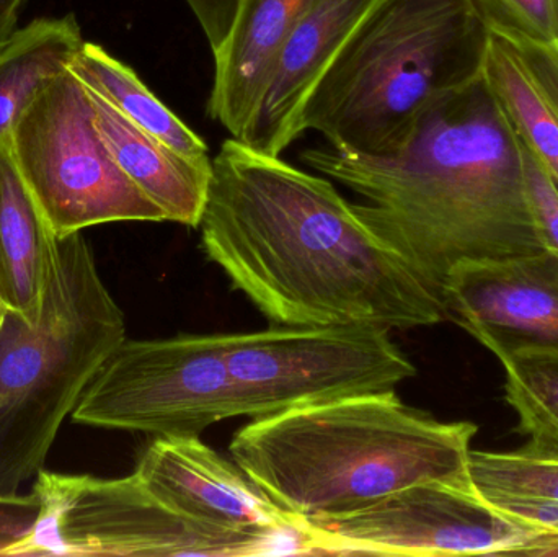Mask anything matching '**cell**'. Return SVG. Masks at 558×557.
I'll return each mask as SVG.
<instances>
[{"label":"cell","instance_id":"obj_1","mask_svg":"<svg viewBox=\"0 0 558 557\" xmlns=\"http://www.w3.org/2000/svg\"><path fill=\"white\" fill-rule=\"evenodd\" d=\"M209 261L275 326H435L442 301L333 180L229 137L198 226Z\"/></svg>","mask_w":558,"mask_h":557},{"label":"cell","instance_id":"obj_2","mask_svg":"<svg viewBox=\"0 0 558 557\" xmlns=\"http://www.w3.org/2000/svg\"><path fill=\"white\" fill-rule=\"evenodd\" d=\"M301 157L363 198L353 203L356 215L442 304L446 278L458 265L546 251L527 196L523 146L484 74L436 101L397 153L325 146Z\"/></svg>","mask_w":558,"mask_h":557},{"label":"cell","instance_id":"obj_3","mask_svg":"<svg viewBox=\"0 0 558 557\" xmlns=\"http://www.w3.org/2000/svg\"><path fill=\"white\" fill-rule=\"evenodd\" d=\"M477 432L386 391L254 419L229 451L278 507L304 522L364 509L415 484L468 480Z\"/></svg>","mask_w":558,"mask_h":557},{"label":"cell","instance_id":"obj_4","mask_svg":"<svg viewBox=\"0 0 558 557\" xmlns=\"http://www.w3.org/2000/svg\"><path fill=\"white\" fill-rule=\"evenodd\" d=\"M490 39L474 0H383L315 85L302 131L341 153H397L436 101L484 74Z\"/></svg>","mask_w":558,"mask_h":557},{"label":"cell","instance_id":"obj_5","mask_svg":"<svg viewBox=\"0 0 558 557\" xmlns=\"http://www.w3.org/2000/svg\"><path fill=\"white\" fill-rule=\"evenodd\" d=\"M126 340L123 311L82 232L58 239L41 311L0 330V493L38 476L62 422Z\"/></svg>","mask_w":558,"mask_h":557},{"label":"cell","instance_id":"obj_6","mask_svg":"<svg viewBox=\"0 0 558 557\" xmlns=\"http://www.w3.org/2000/svg\"><path fill=\"white\" fill-rule=\"evenodd\" d=\"M33 489L41 500V513L10 557L314 555L302 525L267 530L206 525L170 509L134 473L105 480L41 470Z\"/></svg>","mask_w":558,"mask_h":557},{"label":"cell","instance_id":"obj_7","mask_svg":"<svg viewBox=\"0 0 558 557\" xmlns=\"http://www.w3.org/2000/svg\"><path fill=\"white\" fill-rule=\"evenodd\" d=\"M10 147L58 239L108 222L166 221L162 209L111 156L98 130L90 90L71 68L20 114Z\"/></svg>","mask_w":558,"mask_h":557},{"label":"cell","instance_id":"obj_8","mask_svg":"<svg viewBox=\"0 0 558 557\" xmlns=\"http://www.w3.org/2000/svg\"><path fill=\"white\" fill-rule=\"evenodd\" d=\"M389 334L363 324L222 334L242 417L393 391L416 370Z\"/></svg>","mask_w":558,"mask_h":557},{"label":"cell","instance_id":"obj_9","mask_svg":"<svg viewBox=\"0 0 558 557\" xmlns=\"http://www.w3.org/2000/svg\"><path fill=\"white\" fill-rule=\"evenodd\" d=\"M242 417L222 334L124 340L95 376L72 421L156 438L199 437Z\"/></svg>","mask_w":558,"mask_h":557},{"label":"cell","instance_id":"obj_10","mask_svg":"<svg viewBox=\"0 0 558 557\" xmlns=\"http://www.w3.org/2000/svg\"><path fill=\"white\" fill-rule=\"evenodd\" d=\"M315 555H558V535L492 506L471 481H429L344 516L304 520Z\"/></svg>","mask_w":558,"mask_h":557},{"label":"cell","instance_id":"obj_11","mask_svg":"<svg viewBox=\"0 0 558 557\" xmlns=\"http://www.w3.org/2000/svg\"><path fill=\"white\" fill-rule=\"evenodd\" d=\"M446 316L498 360L558 347V257L553 252L464 262L446 278Z\"/></svg>","mask_w":558,"mask_h":557},{"label":"cell","instance_id":"obj_12","mask_svg":"<svg viewBox=\"0 0 558 557\" xmlns=\"http://www.w3.org/2000/svg\"><path fill=\"white\" fill-rule=\"evenodd\" d=\"M134 474L170 509L226 530L301 526L238 464L199 437L156 438L141 455Z\"/></svg>","mask_w":558,"mask_h":557},{"label":"cell","instance_id":"obj_13","mask_svg":"<svg viewBox=\"0 0 558 557\" xmlns=\"http://www.w3.org/2000/svg\"><path fill=\"white\" fill-rule=\"evenodd\" d=\"M383 0H317L286 41L242 143L281 156L302 131L305 105L328 65Z\"/></svg>","mask_w":558,"mask_h":557},{"label":"cell","instance_id":"obj_14","mask_svg":"<svg viewBox=\"0 0 558 557\" xmlns=\"http://www.w3.org/2000/svg\"><path fill=\"white\" fill-rule=\"evenodd\" d=\"M317 0H241L225 45L215 55L208 113L244 141L257 118L282 48Z\"/></svg>","mask_w":558,"mask_h":557},{"label":"cell","instance_id":"obj_15","mask_svg":"<svg viewBox=\"0 0 558 557\" xmlns=\"http://www.w3.org/2000/svg\"><path fill=\"white\" fill-rule=\"evenodd\" d=\"M90 90L98 130L120 169L166 215V221L198 228L213 169H205L134 124L107 98Z\"/></svg>","mask_w":558,"mask_h":557},{"label":"cell","instance_id":"obj_16","mask_svg":"<svg viewBox=\"0 0 558 557\" xmlns=\"http://www.w3.org/2000/svg\"><path fill=\"white\" fill-rule=\"evenodd\" d=\"M58 238L26 186L10 136H0V300L28 320L41 311Z\"/></svg>","mask_w":558,"mask_h":557},{"label":"cell","instance_id":"obj_17","mask_svg":"<svg viewBox=\"0 0 558 557\" xmlns=\"http://www.w3.org/2000/svg\"><path fill=\"white\" fill-rule=\"evenodd\" d=\"M84 43L72 13L32 20L0 43V136H10L20 114L71 68Z\"/></svg>","mask_w":558,"mask_h":557},{"label":"cell","instance_id":"obj_18","mask_svg":"<svg viewBox=\"0 0 558 557\" xmlns=\"http://www.w3.org/2000/svg\"><path fill=\"white\" fill-rule=\"evenodd\" d=\"M71 69L88 88L107 98L134 124L198 166L213 169V157L209 156L206 141L157 98L133 68L114 58L107 49L85 41Z\"/></svg>","mask_w":558,"mask_h":557},{"label":"cell","instance_id":"obj_19","mask_svg":"<svg viewBox=\"0 0 558 557\" xmlns=\"http://www.w3.org/2000/svg\"><path fill=\"white\" fill-rule=\"evenodd\" d=\"M484 75L521 143L558 185V118L524 71L513 46L492 33Z\"/></svg>","mask_w":558,"mask_h":557},{"label":"cell","instance_id":"obj_20","mask_svg":"<svg viewBox=\"0 0 558 557\" xmlns=\"http://www.w3.org/2000/svg\"><path fill=\"white\" fill-rule=\"evenodd\" d=\"M505 399L530 447L558 455V347L524 350L501 360Z\"/></svg>","mask_w":558,"mask_h":557},{"label":"cell","instance_id":"obj_21","mask_svg":"<svg viewBox=\"0 0 558 557\" xmlns=\"http://www.w3.org/2000/svg\"><path fill=\"white\" fill-rule=\"evenodd\" d=\"M469 481L481 496L543 497L558 500V455L536 450L471 451Z\"/></svg>","mask_w":558,"mask_h":557},{"label":"cell","instance_id":"obj_22","mask_svg":"<svg viewBox=\"0 0 558 557\" xmlns=\"http://www.w3.org/2000/svg\"><path fill=\"white\" fill-rule=\"evenodd\" d=\"M492 33L511 41L558 39L556 0H474Z\"/></svg>","mask_w":558,"mask_h":557},{"label":"cell","instance_id":"obj_23","mask_svg":"<svg viewBox=\"0 0 558 557\" xmlns=\"http://www.w3.org/2000/svg\"><path fill=\"white\" fill-rule=\"evenodd\" d=\"M523 146L524 175L534 221L544 249L558 257V185L534 154Z\"/></svg>","mask_w":558,"mask_h":557},{"label":"cell","instance_id":"obj_24","mask_svg":"<svg viewBox=\"0 0 558 557\" xmlns=\"http://www.w3.org/2000/svg\"><path fill=\"white\" fill-rule=\"evenodd\" d=\"M41 513L38 493H0V556L10 557L35 529Z\"/></svg>","mask_w":558,"mask_h":557},{"label":"cell","instance_id":"obj_25","mask_svg":"<svg viewBox=\"0 0 558 557\" xmlns=\"http://www.w3.org/2000/svg\"><path fill=\"white\" fill-rule=\"evenodd\" d=\"M507 41L513 46L524 71L558 118V39L543 45L511 39Z\"/></svg>","mask_w":558,"mask_h":557},{"label":"cell","instance_id":"obj_26","mask_svg":"<svg viewBox=\"0 0 558 557\" xmlns=\"http://www.w3.org/2000/svg\"><path fill=\"white\" fill-rule=\"evenodd\" d=\"M485 499L518 522L558 535V500L523 496H495Z\"/></svg>","mask_w":558,"mask_h":557},{"label":"cell","instance_id":"obj_27","mask_svg":"<svg viewBox=\"0 0 558 557\" xmlns=\"http://www.w3.org/2000/svg\"><path fill=\"white\" fill-rule=\"evenodd\" d=\"M198 20L213 55L225 45L238 15L241 0H185Z\"/></svg>","mask_w":558,"mask_h":557},{"label":"cell","instance_id":"obj_28","mask_svg":"<svg viewBox=\"0 0 558 557\" xmlns=\"http://www.w3.org/2000/svg\"><path fill=\"white\" fill-rule=\"evenodd\" d=\"M28 0H0V43L16 29L19 15Z\"/></svg>","mask_w":558,"mask_h":557},{"label":"cell","instance_id":"obj_29","mask_svg":"<svg viewBox=\"0 0 558 557\" xmlns=\"http://www.w3.org/2000/svg\"><path fill=\"white\" fill-rule=\"evenodd\" d=\"M7 310H9V307H7L5 304H3V301L0 300V330H2L3 317H5Z\"/></svg>","mask_w":558,"mask_h":557},{"label":"cell","instance_id":"obj_30","mask_svg":"<svg viewBox=\"0 0 558 557\" xmlns=\"http://www.w3.org/2000/svg\"><path fill=\"white\" fill-rule=\"evenodd\" d=\"M557 15H558V0H556Z\"/></svg>","mask_w":558,"mask_h":557}]
</instances>
